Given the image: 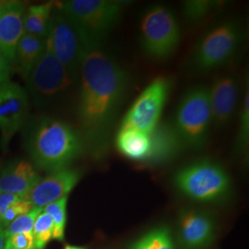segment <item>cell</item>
<instances>
[{"label": "cell", "mask_w": 249, "mask_h": 249, "mask_svg": "<svg viewBox=\"0 0 249 249\" xmlns=\"http://www.w3.org/2000/svg\"><path fill=\"white\" fill-rule=\"evenodd\" d=\"M79 78L78 116L82 139L93 155L101 156L109 145L130 76L103 41H90L82 58Z\"/></svg>", "instance_id": "1"}, {"label": "cell", "mask_w": 249, "mask_h": 249, "mask_svg": "<svg viewBox=\"0 0 249 249\" xmlns=\"http://www.w3.org/2000/svg\"><path fill=\"white\" fill-rule=\"evenodd\" d=\"M26 145L36 166L49 173L70 167L85 148L77 130L53 117H44L35 123L27 137Z\"/></svg>", "instance_id": "2"}, {"label": "cell", "mask_w": 249, "mask_h": 249, "mask_svg": "<svg viewBox=\"0 0 249 249\" xmlns=\"http://www.w3.org/2000/svg\"><path fill=\"white\" fill-rule=\"evenodd\" d=\"M178 191L196 202L220 203L231 194V180L221 164L210 159L193 161L174 176Z\"/></svg>", "instance_id": "3"}, {"label": "cell", "mask_w": 249, "mask_h": 249, "mask_svg": "<svg viewBox=\"0 0 249 249\" xmlns=\"http://www.w3.org/2000/svg\"><path fill=\"white\" fill-rule=\"evenodd\" d=\"M140 37L144 53L154 60H165L178 50L181 29L176 14L166 6L153 5L143 12Z\"/></svg>", "instance_id": "4"}, {"label": "cell", "mask_w": 249, "mask_h": 249, "mask_svg": "<svg viewBox=\"0 0 249 249\" xmlns=\"http://www.w3.org/2000/svg\"><path fill=\"white\" fill-rule=\"evenodd\" d=\"M244 33L238 22L224 20L210 29L195 46L191 55L193 69L213 71L230 62L238 53Z\"/></svg>", "instance_id": "5"}, {"label": "cell", "mask_w": 249, "mask_h": 249, "mask_svg": "<svg viewBox=\"0 0 249 249\" xmlns=\"http://www.w3.org/2000/svg\"><path fill=\"white\" fill-rule=\"evenodd\" d=\"M126 4L116 0H68L56 6L91 40L103 41L120 22Z\"/></svg>", "instance_id": "6"}, {"label": "cell", "mask_w": 249, "mask_h": 249, "mask_svg": "<svg viewBox=\"0 0 249 249\" xmlns=\"http://www.w3.org/2000/svg\"><path fill=\"white\" fill-rule=\"evenodd\" d=\"M213 123L209 87L197 85L181 99L174 125L185 146L198 150L204 146Z\"/></svg>", "instance_id": "7"}, {"label": "cell", "mask_w": 249, "mask_h": 249, "mask_svg": "<svg viewBox=\"0 0 249 249\" xmlns=\"http://www.w3.org/2000/svg\"><path fill=\"white\" fill-rule=\"evenodd\" d=\"M91 40L71 18L57 8L53 10L46 43L55 57L62 63L75 80L79 78L80 65Z\"/></svg>", "instance_id": "8"}, {"label": "cell", "mask_w": 249, "mask_h": 249, "mask_svg": "<svg viewBox=\"0 0 249 249\" xmlns=\"http://www.w3.org/2000/svg\"><path fill=\"white\" fill-rule=\"evenodd\" d=\"M75 80L46 43L45 52L26 79L27 88L36 105L46 106L63 97Z\"/></svg>", "instance_id": "9"}, {"label": "cell", "mask_w": 249, "mask_h": 249, "mask_svg": "<svg viewBox=\"0 0 249 249\" xmlns=\"http://www.w3.org/2000/svg\"><path fill=\"white\" fill-rule=\"evenodd\" d=\"M171 87L169 78L158 77L152 80L129 107L121 126L132 127L150 135L160 123Z\"/></svg>", "instance_id": "10"}, {"label": "cell", "mask_w": 249, "mask_h": 249, "mask_svg": "<svg viewBox=\"0 0 249 249\" xmlns=\"http://www.w3.org/2000/svg\"><path fill=\"white\" fill-rule=\"evenodd\" d=\"M29 98L18 83L6 81L0 85V133L1 146L7 148L12 137L26 120Z\"/></svg>", "instance_id": "11"}, {"label": "cell", "mask_w": 249, "mask_h": 249, "mask_svg": "<svg viewBox=\"0 0 249 249\" xmlns=\"http://www.w3.org/2000/svg\"><path fill=\"white\" fill-rule=\"evenodd\" d=\"M178 243L183 249H206L216 237V223L207 212L185 208L178 213Z\"/></svg>", "instance_id": "12"}, {"label": "cell", "mask_w": 249, "mask_h": 249, "mask_svg": "<svg viewBox=\"0 0 249 249\" xmlns=\"http://www.w3.org/2000/svg\"><path fill=\"white\" fill-rule=\"evenodd\" d=\"M80 178V170L68 167L53 171L47 177L40 179L23 199L29 201L34 208L44 209L45 206L69 196Z\"/></svg>", "instance_id": "13"}, {"label": "cell", "mask_w": 249, "mask_h": 249, "mask_svg": "<svg viewBox=\"0 0 249 249\" xmlns=\"http://www.w3.org/2000/svg\"><path fill=\"white\" fill-rule=\"evenodd\" d=\"M25 10L26 6L21 1H0V52L10 66L18 41L24 35Z\"/></svg>", "instance_id": "14"}, {"label": "cell", "mask_w": 249, "mask_h": 249, "mask_svg": "<svg viewBox=\"0 0 249 249\" xmlns=\"http://www.w3.org/2000/svg\"><path fill=\"white\" fill-rule=\"evenodd\" d=\"M213 123L223 126L234 116L239 94V83L232 75H223L209 87Z\"/></svg>", "instance_id": "15"}, {"label": "cell", "mask_w": 249, "mask_h": 249, "mask_svg": "<svg viewBox=\"0 0 249 249\" xmlns=\"http://www.w3.org/2000/svg\"><path fill=\"white\" fill-rule=\"evenodd\" d=\"M151 151L146 162L160 164L175 159L186 148L174 124L159 123L150 134Z\"/></svg>", "instance_id": "16"}, {"label": "cell", "mask_w": 249, "mask_h": 249, "mask_svg": "<svg viewBox=\"0 0 249 249\" xmlns=\"http://www.w3.org/2000/svg\"><path fill=\"white\" fill-rule=\"evenodd\" d=\"M40 179V176L30 161H13L1 171L0 194H13L23 199Z\"/></svg>", "instance_id": "17"}, {"label": "cell", "mask_w": 249, "mask_h": 249, "mask_svg": "<svg viewBox=\"0 0 249 249\" xmlns=\"http://www.w3.org/2000/svg\"><path fill=\"white\" fill-rule=\"evenodd\" d=\"M115 143L117 151L129 160L146 162L150 155V135L132 127L120 126Z\"/></svg>", "instance_id": "18"}, {"label": "cell", "mask_w": 249, "mask_h": 249, "mask_svg": "<svg viewBox=\"0 0 249 249\" xmlns=\"http://www.w3.org/2000/svg\"><path fill=\"white\" fill-rule=\"evenodd\" d=\"M45 46L46 39L36 36L23 35L18 41L11 66L13 65L15 71L24 80H26L36 63L41 58Z\"/></svg>", "instance_id": "19"}, {"label": "cell", "mask_w": 249, "mask_h": 249, "mask_svg": "<svg viewBox=\"0 0 249 249\" xmlns=\"http://www.w3.org/2000/svg\"><path fill=\"white\" fill-rule=\"evenodd\" d=\"M55 2L31 5L26 8L23 19L24 35L46 39Z\"/></svg>", "instance_id": "20"}, {"label": "cell", "mask_w": 249, "mask_h": 249, "mask_svg": "<svg viewBox=\"0 0 249 249\" xmlns=\"http://www.w3.org/2000/svg\"><path fill=\"white\" fill-rule=\"evenodd\" d=\"M127 249H178V247L169 228L159 226L130 243Z\"/></svg>", "instance_id": "21"}, {"label": "cell", "mask_w": 249, "mask_h": 249, "mask_svg": "<svg viewBox=\"0 0 249 249\" xmlns=\"http://www.w3.org/2000/svg\"><path fill=\"white\" fill-rule=\"evenodd\" d=\"M223 5V2L211 0H191L184 4L183 13L186 19L192 23H197Z\"/></svg>", "instance_id": "22"}, {"label": "cell", "mask_w": 249, "mask_h": 249, "mask_svg": "<svg viewBox=\"0 0 249 249\" xmlns=\"http://www.w3.org/2000/svg\"><path fill=\"white\" fill-rule=\"evenodd\" d=\"M67 205L68 196H65L51 204L45 206L43 209V212L48 214L53 221V239L59 242H62L65 237V228L67 223Z\"/></svg>", "instance_id": "23"}, {"label": "cell", "mask_w": 249, "mask_h": 249, "mask_svg": "<svg viewBox=\"0 0 249 249\" xmlns=\"http://www.w3.org/2000/svg\"><path fill=\"white\" fill-rule=\"evenodd\" d=\"M249 142V90L245 91L242 101L238 131L236 135L235 148L236 151L244 154L248 151Z\"/></svg>", "instance_id": "24"}, {"label": "cell", "mask_w": 249, "mask_h": 249, "mask_svg": "<svg viewBox=\"0 0 249 249\" xmlns=\"http://www.w3.org/2000/svg\"><path fill=\"white\" fill-rule=\"evenodd\" d=\"M53 223L51 217L42 212L36 219L33 229V236L36 249H45L47 244L53 239Z\"/></svg>", "instance_id": "25"}, {"label": "cell", "mask_w": 249, "mask_h": 249, "mask_svg": "<svg viewBox=\"0 0 249 249\" xmlns=\"http://www.w3.org/2000/svg\"><path fill=\"white\" fill-rule=\"evenodd\" d=\"M42 212V208H33L30 212L18 216L5 229L6 238L20 233H33L36 219Z\"/></svg>", "instance_id": "26"}, {"label": "cell", "mask_w": 249, "mask_h": 249, "mask_svg": "<svg viewBox=\"0 0 249 249\" xmlns=\"http://www.w3.org/2000/svg\"><path fill=\"white\" fill-rule=\"evenodd\" d=\"M33 208L34 206L24 199H20L17 202L10 205L0 218V226L6 229L16 218L30 212Z\"/></svg>", "instance_id": "27"}, {"label": "cell", "mask_w": 249, "mask_h": 249, "mask_svg": "<svg viewBox=\"0 0 249 249\" xmlns=\"http://www.w3.org/2000/svg\"><path fill=\"white\" fill-rule=\"evenodd\" d=\"M4 249H36L33 233H20L6 238Z\"/></svg>", "instance_id": "28"}, {"label": "cell", "mask_w": 249, "mask_h": 249, "mask_svg": "<svg viewBox=\"0 0 249 249\" xmlns=\"http://www.w3.org/2000/svg\"><path fill=\"white\" fill-rule=\"evenodd\" d=\"M21 198L19 196L13 195V194H9V193H1L0 194V218L4 214V213L7 211V209L9 206Z\"/></svg>", "instance_id": "29"}, {"label": "cell", "mask_w": 249, "mask_h": 249, "mask_svg": "<svg viewBox=\"0 0 249 249\" xmlns=\"http://www.w3.org/2000/svg\"><path fill=\"white\" fill-rule=\"evenodd\" d=\"M10 70H11L10 63L0 52V85L9 80Z\"/></svg>", "instance_id": "30"}, {"label": "cell", "mask_w": 249, "mask_h": 249, "mask_svg": "<svg viewBox=\"0 0 249 249\" xmlns=\"http://www.w3.org/2000/svg\"><path fill=\"white\" fill-rule=\"evenodd\" d=\"M5 241H6V236H5V229L0 226V249H4L5 246Z\"/></svg>", "instance_id": "31"}, {"label": "cell", "mask_w": 249, "mask_h": 249, "mask_svg": "<svg viewBox=\"0 0 249 249\" xmlns=\"http://www.w3.org/2000/svg\"><path fill=\"white\" fill-rule=\"evenodd\" d=\"M64 249H86L84 248H80V247H77V246H71V245H67Z\"/></svg>", "instance_id": "32"}, {"label": "cell", "mask_w": 249, "mask_h": 249, "mask_svg": "<svg viewBox=\"0 0 249 249\" xmlns=\"http://www.w3.org/2000/svg\"><path fill=\"white\" fill-rule=\"evenodd\" d=\"M1 171H2V162L0 161V175H1Z\"/></svg>", "instance_id": "33"}]
</instances>
